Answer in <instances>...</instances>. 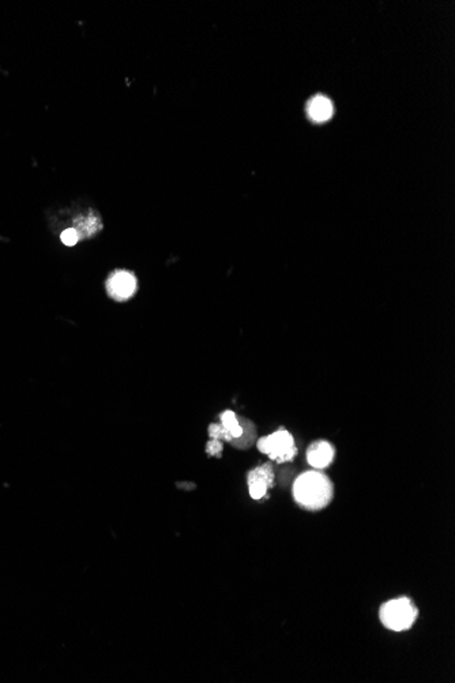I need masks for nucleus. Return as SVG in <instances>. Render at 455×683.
Segmentation results:
<instances>
[{"instance_id":"6e6552de","label":"nucleus","mask_w":455,"mask_h":683,"mask_svg":"<svg viewBox=\"0 0 455 683\" xmlns=\"http://www.w3.org/2000/svg\"><path fill=\"white\" fill-rule=\"evenodd\" d=\"M239 422L243 427V435L240 438L232 440L231 445H233L237 449L246 450V449L251 447L253 443L257 440V427L251 421H248L246 418H239Z\"/></svg>"},{"instance_id":"f03ea898","label":"nucleus","mask_w":455,"mask_h":683,"mask_svg":"<svg viewBox=\"0 0 455 683\" xmlns=\"http://www.w3.org/2000/svg\"><path fill=\"white\" fill-rule=\"evenodd\" d=\"M419 618V609L409 598H391L380 605L379 619L391 631L409 630Z\"/></svg>"},{"instance_id":"1a4fd4ad","label":"nucleus","mask_w":455,"mask_h":683,"mask_svg":"<svg viewBox=\"0 0 455 683\" xmlns=\"http://www.w3.org/2000/svg\"><path fill=\"white\" fill-rule=\"evenodd\" d=\"M220 419H221V426L231 434V436L233 438V440L237 439V438H240L243 435V427H242V425L239 422L237 415L233 411L228 410V411L222 412Z\"/></svg>"},{"instance_id":"7ed1b4c3","label":"nucleus","mask_w":455,"mask_h":683,"mask_svg":"<svg viewBox=\"0 0 455 683\" xmlns=\"http://www.w3.org/2000/svg\"><path fill=\"white\" fill-rule=\"evenodd\" d=\"M257 446L261 453L268 454L272 461L278 464L289 462L297 456L294 438L285 428H279L268 436H262L258 439Z\"/></svg>"},{"instance_id":"39448f33","label":"nucleus","mask_w":455,"mask_h":683,"mask_svg":"<svg viewBox=\"0 0 455 683\" xmlns=\"http://www.w3.org/2000/svg\"><path fill=\"white\" fill-rule=\"evenodd\" d=\"M106 291L108 295L117 302L127 300L137 291V278L131 271L116 270L106 281Z\"/></svg>"},{"instance_id":"9d476101","label":"nucleus","mask_w":455,"mask_h":683,"mask_svg":"<svg viewBox=\"0 0 455 683\" xmlns=\"http://www.w3.org/2000/svg\"><path fill=\"white\" fill-rule=\"evenodd\" d=\"M209 435L211 439H218V440H226V442H232L233 438L231 436V434L225 429V428L221 426V423H213L209 426Z\"/></svg>"},{"instance_id":"20e7f679","label":"nucleus","mask_w":455,"mask_h":683,"mask_svg":"<svg viewBox=\"0 0 455 683\" xmlns=\"http://www.w3.org/2000/svg\"><path fill=\"white\" fill-rule=\"evenodd\" d=\"M274 483H275V475L273 467L269 462L254 468L247 475L248 491L251 498L255 501L265 498L268 495V490L273 489Z\"/></svg>"},{"instance_id":"f257e3e1","label":"nucleus","mask_w":455,"mask_h":683,"mask_svg":"<svg viewBox=\"0 0 455 683\" xmlns=\"http://www.w3.org/2000/svg\"><path fill=\"white\" fill-rule=\"evenodd\" d=\"M294 502L304 511L319 512L330 505L334 497V486L330 478L319 471L301 473L292 489Z\"/></svg>"},{"instance_id":"0eeeda50","label":"nucleus","mask_w":455,"mask_h":683,"mask_svg":"<svg viewBox=\"0 0 455 683\" xmlns=\"http://www.w3.org/2000/svg\"><path fill=\"white\" fill-rule=\"evenodd\" d=\"M334 112L333 102L322 94H318L312 97L307 105V113L310 119L315 123H323L327 122Z\"/></svg>"},{"instance_id":"423d86ee","label":"nucleus","mask_w":455,"mask_h":683,"mask_svg":"<svg viewBox=\"0 0 455 683\" xmlns=\"http://www.w3.org/2000/svg\"><path fill=\"white\" fill-rule=\"evenodd\" d=\"M336 457L334 446L327 440H315L307 449V461L315 469H325L331 465Z\"/></svg>"},{"instance_id":"9b49d317","label":"nucleus","mask_w":455,"mask_h":683,"mask_svg":"<svg viewBox=\"0 0 455 683\" xmlns=\"http://www.w3.org/2000/svg\"><path fill=\"white\" fill-rule=\"evenodd\" d=\"M62 242L66 245V246H74L78 243V240L81 239L78 231L75 228H69L66 231H63L62 236H60Z\"/></svg>"},{"instance_id":"f8f14e48","label":"nucleus","mask_w":455,"mask_h":683,"mask_svg":"<svg viewBox=\"0 0 455 683\" xmlns=\"http://www.w3.org/2000/svg\"><path fill=\"white\" fill-rule=\"evenodd\" d=\"M222 442L218 440V439H211L207 442L206 445V453L209 456H214V457H221L222 456Z\"/></svg>"}]
</instances>
